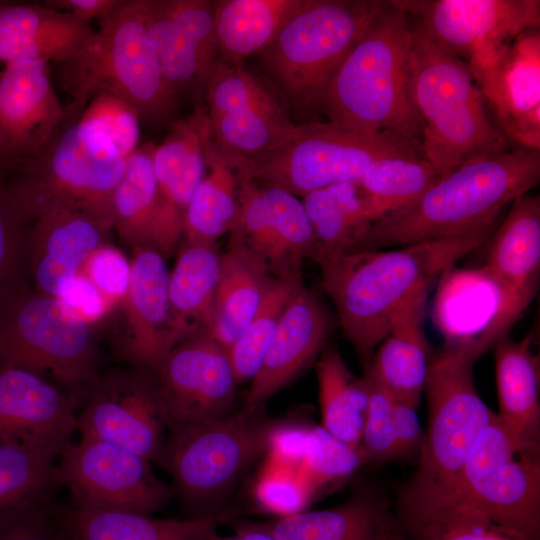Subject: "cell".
I'll list each match as a JSON object with an SVG mask.
<instances>
[{"label":"cell","instance_id":"cell-15","mask_svg":"<svg viewBox=\"0 0 540 540\" xmlns=\"http://www.w3.org/2000/svg\"><path fill=\"white\" fill-rule=\"evenodd\" d=\"M238 178V209L227 248L248 256L273 278L302 279L304 260L318 263L322 256L302 199Z\"/></svg>","mask_w":540,"mask_h":540},{"label":"cell","instance_id":"cell-52","mask_svg":"<svg viewBox=\"0 0 540 540\" xmlns=\"http://www.w3.org/2000/svg\"><path fill=\"white\" fill-rule=\"evenodd\" d=\"M309 429V426L299 423L277 422L270 432L265 455L275 461L301 467Z\"/></svg>","mask_w":540,"mask_h":540},{"label":"cell","instance_id":"cell-18","mask_svg":"<svg viewBox=\"0 0 540 540\" xmlns=\"http://www.w3.org/2000/svg\"><path fill=\"white\" fill-rule=\"evenodd\" d=\"M492 237V236H491ZM486 272L498 290L496 308L475 338L485 353L508 333L531 301L540 280V197H517L491 239Z\"/></svg>","mask_w":540,"mask_h":540},{"label":"cell","instance_id":"cell-13","mask_svg":"<svg viewBox=\"0 0 540 540\" xmlns=\"http://www.w3.org/2000/svg\"><path fill=\"white\" fill-rule=\"evenodd\" d=\"M203 104L206 145L236 172L270 153L295 128L285 103L244 65L218 60Z\"/></svg>","mask_w":540,"mask_h":540},{"label":"cell","instance_id":"cell-47","mask_svg":"<svg viewBox=\"0 0 540 540\" xmlns=\"http://www.w3.org/2000/svg\"><path fill=\"white\" fill-rule=\"evenodd\" d=\"M80 120L102 133L125 159L139 147V115L119 98L95 96L87 103Z\"/></svg>","mask_w":540,"mask_h":540},{"label":"cell","instance_id":"cell-50","mask_svg":"<svg viewBox=\"0 0 540 540\" xmlns=\"http://www.w3.org/2000/svg\"><path fill=\"white\" fill-rule=\"evenodd\" d=\"M79 272L92 282L113 307L126 296L131 278V262L119 249L103 243L89 255Z\"/></svg>","mask_w":540,"mask_h":540},{"label":"cell","instance_id":"cell-19","mask_svg":"<svg viewBox=\"0 0 540 540\" xmlns=\"http://www.w3.org/2000/svg\"><path fill=\"white\" fill-rule=\"evenodd\" d=\"M442 49L468 62L540 26L539 0H392Z\"/></svg>","mask_w":540,"mask_h":540},{"label":"cell","instance_id":"cell-17","mask_svg":"<svg viewBox=\"0 0 540 540\" xmlns=\"http://www.w3.org/2000/svg\"><path fill=\"white\" fill-rule=\"evenodd\" d=\"M152 372L167 430L237 411L238 382L228 351L209 332L182 340Z\"/></svg>","mask_w":540,"mask_h":540},{"label":"cell","instance_id":"cell-54","mask_svg":"<svg viewBox=\"0 0 540 540\" xmlns=\"http://www.w3.org/2000/svg\"><path fill=\"white\" fill-rule=\"evenodd\" d=\"M119 2L120 0H47L44 5L68 12L87 23L92 19H99L102 23Z\"/></svg>","mask_w":540,"mask_h":540},{"label":"cell","instance_id":"cell-34","mask_svg":"<svg viewBox=\"0 0 540 540\" xmlns=\"http://www.w3.org/2000/svg\"><path fill=\"white\" fill-rule=\"evenodd\" d=\"M389 522L381 502L357 494L333 508L251 524L275 540H371Z\"/></svg>","mask_w":540,"mask_h":540},{"label":"cell","instance_id":"cell-8","mask_svg":"<svg viewBox=\"0 0 540 540\" xmlns=\"http://www.w3.org/2000/svg\"><path fill=\"white\" fill-rule=\"evenodd\" d=\"M390 0H306L259 61L288 109H318L344 57Z\"/></svg>","mask_w":540,"mask_h":540},{"label":"cell","instance_id":"cell-44","mask_svg":"<svg viewBox=\"0 0 540 540\" xmlns=\"http://www.w3.org/2000/svg\"><path fill=\"white\" fill-rule=\"evenodd\" d=\"M407 523L416 540H522L460 500L407 520Z\"/></svg>","mask_w":540,"mask_h":540},{"label":"cell","instance_id":"cell-4","mask_svg":"<svg viewBox=\"0 0 540 540\" xmlns=\"http://www.w3.org/2000/svg\"><path fill=\"white\" fill-rule=\"evenodd\" d=\"M408 86L420 123V150L441 178L464 164L511 149L467 62L414 24Z\"/></svg>","mask_w":540,"mask_h":540},{"label":"cell","instance_id":"cell-20","mask_svg":"<svg viewBox=\"0 0 540 540\" xmlns=\"http://www.w3.org/2000/svg\"><path fill=\"white\" fill-rule=\"evenodd\" d=\"M489 110L508 141L540 150V29L467 62Z\"/></svg>","mask_w":540,"mask_h":540},{"label":"cell","instance_id":"cell-9","mask_svg":"<svg viewBox=\"0 0 540 540\" xmlns=\"http://www.w3.org/2000/svg\"><path fill=\"white\" fill-rule=\"evenodd\" d=\"M276 423L265 407L241 408L221 419L167 430L155 463L172 478L187 518L217 513L212 505L265 454Z\"/></svg>","mask_w":540,"mask_h":540},{"label":"cell","instance_id":"cell-31","mask_svg":"<svg viewBox=\"0 0 540 540\" xmlns=\"http://www.w3.org/2000/svg\"><path fill=\"white\" fill-rule=\"evenodd\" d=\"M240 510L184 519H162L123 511L59 508L60 524L71 540H202Z\"/></svg>","mask_w":540,"mask_h":540},{"label":"cell","instance_id":"cell-11","mask_svg":"<svg viewBox=\"0 0 540 540\" xmlns=\"http://www.w3.org/2000/svg\"><path fill=\"white\" fill-rule=\"evenodd\" d=\"M413 148L419 141L399 133L366 135L312 121L295 125L279 146L236 173L302 198L332 184L357 185L375 160Z\"/></svg>","mask_w":540,"mask_h":540},{"label":"cell","instance_id":"cell-49","mask_svg":"<svg viewBox=\"0 0 540 540\" xmlns=\"http://www.w3.org/2000/svg\"><path fill=\"white\" fill-rule=\"evenodd\" d=\"M51 493L0 512V540H56L60 530L59 507Z\"/></svg>","mask_w":540,"mask_h":540},{"label":"cell","instance_id":"cell-37","mask_svg":"<svg viewBox=\"0 0 540 540\" xmlns=\"http://www.w3.org/2000/svg\"><path fill=\"white\" fill-rule=\"evenodd\" d=\"M274 278L248 256L227 248L221 255L211 336L228 349L258 310Z\"/></svg>","mask_w":540,"mask_h":540},{"label":"cell","instance_id":"cell-28","mask_svg":"<svg viewBox=\"0 0 540 540\" xmlns=\"http://www.w3.org/2000/svg\"><path fill=\"white\" fill-rule=\"evenodd\" d=\"M155 146L144 143L126 159L113 196V228L135 249L149 247L165 255L182 236L170 225L160 199L153 167Z\"/></svg>","mask_w":540,"mask_h":540},{"label":"cell","instance_id":"cell-24","mask_svg":"<svg viewBox=\"0 0 540 540\" xmlns=\"http://www.w3.org/2000/svg\"><path fill=\"white\" fill-rule=\"evenodd\" d=\"M169 270L156 249H135L123 303L126 334L120 352L134 367L153 371L185 339L172 313Z\"/></svg>","mask_w":540,"mask_h":540},{"label":"cell","instance_id":"cell-33","mask_svg":"<svg viewBox=\"0 0 540 540\" xmlns=\"http://www.w3.org/2000/svg\"><path fill=\"white\" fill-rule=\"evenodd\" d=\"M306 0H215L214 23L218 60L243 65L260 53Z\"/></svg>","mask_w":540,"mask_h":540},{"label":"cell","instance_id":"cell-55","mask_svg":"<svg viewBox=\"0 0 540 540\" xmlns=\"http://www.w3.org/2000/svg\"><path fill=\"white\" fill-rule=\"evenodd\" d=\"M202 540H275L268 533L256 528L251 522H236L234 534L229 536L220 535L217 530L210 532Z\"/></svg>","mask_w":540,"mask_h":540},{"label":"cell","instance_id":"cell-39","mask_svg":"<svg viewBox=\"0 0 540 540\" xmlns=\"http://www.w3.org/2000/svg\"><path fill=\"white\" fill-rule=\"evenodd\" d=\"M207 174L195 190L185 212V243L217 245L229 234L238 209L239 178L235 170L206 145Z\"/></svg>","mask_w":540,"mask_h":540},{"label":"cell","instance_id":"cell-41","mask_svg":"<svg viewBox=\"0 0 540 540\" xmlns=\"http://www.w3.org/2000/svg\"><path fill=\"white\" fill-rule=\"evenodd\" d=\"M300 282L302 279L274 278L255 315L228 349L238 385L251 382L258 373L284 307Z\"/></svg>","mask_w":540,"mask_h":540},{"label":"cell","instance_id":"cell-46","mask_svg":"<svg viewBox=\"0 0 540 540\" xmlns=\"http://www.w3.org/2000/svg\"><path fill=\"white\" fill-rule=\"evenodd\" d=\"M363 465L358 448L339 440L322 425L310 427L307 450L300 468L314 491L350 477Z\"/></svg>","mask_w":540,"mask_h":540},{"label":"cell","instance_id":"cell-40","mask_svg":"<svg viewBox=\"0 0 540 540\" xmlns=\"http://www.w3.org/2000/svg\"><path fill=\"white\" fill-rule=\"evenodd\" d=\"M322 426L333 436L358 447L368 407V388L355 377L335 349L324 351L316 364Z\"/></svg>","mask_w":540,"mask_h":540},{"label":"cell","instance_id":"cell-57","mask_svg":"<svg viewBox=\"0 0 540 540\" xmlns=\"http://www.w3.org/2000/svg\"><path fill=\"white\" fill-rule=\"evenodd\" d=\"M56 540H71L70 537L67 535V533L62 528V526L60 527V530L58 532Z\"/></svg>","mask_w":540,"mask_h":540},{"label":"cell","instance_id":"cell-42","mask_svg":"<svg viewBox=\"0 0 540 540\" xmlns=\"http://www.w3.org/2000/svg\"><path fill=\"white\" fill-rule=\"evenodd\" d=\"M58 458L52 451L0 443V512L51 493Z\"/></svg>","mask_w":540,"mask_h":540},{"label":"cell","instance_id":"cell-6","mask_svg":"<svg viewBox=\"0 0 540 540\" xmlns=\"http://www.w3.org/2000/svg\"><path fill=\"white\" fill-rule=\"evenodd\" d=\"M482 354L474 340H467L448 345L431 359L424 387L427 429L402 500L406 520L456 498L465 460L494 413L474 385L473 366Z\"/></svg>","mask_w":540,"mask_h":540},{"label":"cell","instance_id":"cell-16","mask_svg":"<svg viewBox=\"0 0 540 540\" xmlns=\"http://www.w3.org/2000/svg\"><path fill=\"white\" fill-rule=\"evenodd\" d=\"M82 438H93L155 462L167 425L153 372L112 369L93 383L77 416Z\"/></svg>","mask_w":540,"mask_h":540},{"label":"cell","instance_id":"cell-10","mask_svg":"<svg viewBox=\"0 0 540 540\" xmlns=\"http://www.w3.org/2000/svg\"><path fill=\"white\" fill-rule=\"evenodd\" d=\"M91 324L32 288L0 305V366L40 375L85 400L99 377Z\"/></svg>","mask_w":540,"mask_h":540},{"label":"cell","instance_id":"cell-48","mask_svg":"<svg viewBox=\"0 0 540 540\" xmlns=\"http://www.w3.org/2000/svg\"><path fill=\"white\" fill-rule=\"evenodd\" d=\"M368 407L358 450L365 464L396 459L394 397L365 373Z\"/></svg>","mask_w":540,"mask_h":540},{"label":"cell","instance_id":"cell-1","mask_svg":"<svg viewBox=\"0 0 540 540\" xmlns=\"http://www.w3.org/2000/svg\"><path fill=\"white\" fill-rule=\"evenodd\" d=\"M494 225L397 249L346 253L318 264L343 335L364 367L406 307L428 294L458 260L485 244Z\"/></svg>","mask_w":540,"mask_h":540},{"label":"cell","instance_id":"cell-21","mask_svg":"<svg viewBox=\"0 0 540 540\" xmlns=\"http://www.w3.org/2000/svg\"><path fill=\"white\" fill-rule=\"evenodd\" d=\"M147 22L169 87L203 104L218 62L213 1L147 0Z\"/></svg>","mask_w":540,"mask_h":540},{"label":"cell","instance_id":"cell-36","mask_svg":"<svg viewBox=\"0 0 540 540\" xmlns=\"http://www.w3.org/2000/svg\"><path fill=\"white\" fill-rule=\"evenodd\" d=\"M440 179L421 150L413 148L375 160L357 188L370 218L376 222L416 202Z\"/></svg>","mask_w":540,"mask_h":540},{"label":"cell","instance_id":"cell-2","mask_svg":"<svg viewBox=\"0 0 540 540\" xmlns=\"http://www.w3.org/2000/svg\"><path fill=\"white\" fill-rule=\"evenodd\" d=\"M540 181V150L515 147L464 164L410 206L373 223L354 252L461 235L495 222L501 209Z\"/></svg>","mask_w":540,"mask_h":540},{"label":"cell","instance_id":"cell-35","mask_svg":"<svg viewBox=\"0 0 540 540\" xmlns=\"http://www.w3.org/2000/svg\"><path fill=\"white\" fill-rule=\"evenodd\" d=\"M221 255L217 245L184 243L169 274L171 309L185 338L211 327Z\"/></svg>","mask_w":540,"mask_h":540},{"label":"cell","instance_id":"cell-22","mask_svg":"<svg viewBox=\"0 0 540 540\" xmlns=\"http://www.w3.org/2000/svg\"><path fill=\"white\" fill-rule=\"evenodd\" d=\"M84 400L30 371L0 366V443L60 455L72 443Z\"/></svg>","mask_w":540,"mask_h":540},{"label":"cell","instance_id":"cell-30","mask_svg":"<svg viewBox=\"0 0 540 540\" xmlns=\"http://www.w3.org/2000/svg\"><path fill=\"white\" fill-rule=\"evenodd\" d=\"M428 294L414 299L376 347L364 373L395 400L418 406L430 366L423 330Z\"/></svg>","mask_w":540,"mask_h":540},{"label":"cell","instance_id":"cell-43","mask_svg":"<svg viewBox=\"0 0 540 540\" xmlns=\"http://www.w3.org/2000/svg\"><path fill=\"white\" fill-rule=\"evenodd\" d=\"M30 221L0 175V305L31 288L28 274Z\"/></svg>","mask_w":540,"mask_h":540},{"label":"cell","instance_id":"cell-51","mask_svg":"<svg viewBox=\"0 0 540 540\" xmlns=\"http://www.w3.org/2000/svg\"><path fill=\"white\" fill-rule=\"evenodd\" d=\"M56 297L89 324L100 320L112 308L100 291L80 272L60 282Z\"/></svg>","mask_w":540,"mask_h":540},{"label":"cell","instance_id":"cell-5","mask_svg":"<svg viewBox=\"0 0 540 540\" xmlns=\"http://www.w3.org/2000/svg\"><path fill=\"white\" fill-rule=\"evenodd\" d=\"M412 37V20L390 0L332 77L318 106L328 122L354 133L394 132L419 141L408 86Z\"/></svg>","mask_w":540,"mask_h":540},{"label":"cell","instance_id":"cell-32","mask_svg":"<svg viewBox=\"0 0 540 540\" xmlns=\"http://www.w3.org/2000/svg\"><path fill=\"white\" fill-rule=\"evenodd\" d=\"M533 334L519 341L508 337L493 346L499 413L512 438L522 447L539 448L540 364L531 350Z\"/></svg>","mask_w":540,"mask_h":540},{"label":"cell","instance_id":"cell-26","mask_svg":"<svg viewBox=\"0 0 540 540\" xmlns=\"http://www.w3.org/2000/svg\"><path fill=\"white\" fill-rule=\"evenodd\" d=\"M108 231L68 211H47L30 221L28 274L33 291L55 296L60 282L76 275Z\"/></svg>","mask_w":540,"mask_h":540},{"label":"cell","instance_id":"cell-12","mask_svg":"<svg viewBox=\"0 0 540 540\" xmlns=\"http://www.w3.org/2000/svg\"><path fill=\"white\" fill-rule=\"evenodd\" d=\"M454 500L522 540H539V448L520 446L493 413L465 460Z\"/></svg>","mask_w":540,"mask_h":540},{"label":"cell","instance_id":"cell-3","mask_svg":"<svg viewBox=\"0 0 540 540\" xmlns=\"http://www.w3.org/2000/svg\"><path fill=\"white\" fill-rule=\"evenodd\" d=\"M86 104L70 102L46 143L11 166L5 180L26 218L51 210L83 215L113 228V196L126 159L99 131L80 120Z\"/></svg>","mask_w":540,"mask_h":540},{"label":"cell","instance_id":"cell-23","mask_svg":"<svg viewBox=\"0 0 540 540\" xmlns=\"http://www.w3.org/2000/svg\"><path fill=\"white\" fill-rule=\"evenodd\" d=\"M64 115L45 60H17L0 71V160L6 171L37 153Z\"/></svg>","mask_w":540,"mask_h":540},{"label":"cell","instance_id":"cell-58","mask_svg":"<svg viewBox=\"0 0 540 540\" xmlns=\"http://www.w3.org/2000/svg\"><path fill=\"white\" fill-rule=\"evenodd\" d=\"M5 173H6V168L4 164L2 163V161L0 160V175H5Z\"/></svg>","mask_w":540,"mask_h":540},{"label":"cell","instance_id":"cell-53","mask_svg":"<svg viewBox=\"0 0 540 540\" xmlns=\"http://www.w3.org/2000/svg\"><path fill=\"white\" fill-rule=\"evenodd\" d=\"M416 408L408 403L395 400L394 404V437L396 458L411 455L420 450L424 441Z\"/></svg>","mask_w":540,"mask_h":540},{"label":"cell","instance_id":"cell-29","mask_svg":"<svg viewBox=\"0 0 540 540\" xmlns=\"http://www.w3.org/2000/svg\"><path fill=\"white\" fill-rule=\"evenodd\" d=\"M163 141L155 146L154 173L165 215L172 228L183 235L187 206L207 174L205 153V107L176 119Z\"/></svg>","mask_w":540,"mask_h":540},{"label":"cell","instance_id":"cell-14","mask_svg":"<svg viewBox=\"0 0 540 540\" xmlns=\"http://www.w3.org/2000/svg\"><path fill=\"white\" fill-rule=\"evenodd\" d=\"M58 459L56 484L69 490L76 508L152 515L175 494L150 461L101 440L81 437Z\"/></svg>","mask_w":540,"mask_h":540},{"label":"cell","instance_id":"cell-38","mask_svg":"<svg viewBox=\"0 0 540 540\" xmlns=\"http://www.w3.org/2000/svg\"><path fill=\"white\" fill-rule=\"evenodd\" d=\"M322 257L354 252L367 236L373 221L354 183H337L301 198Z\"/></svg>","mask_w":540,"mask_h":540},{"label":"cell","instance_id":"cell-25","mask_svg":"<svg viewBox=\"0 0 540 540\" xmlns=\"http://www.w3.org/2000/svg\"><path fill=\"white\" fill-rule=\"evenodd\" d=\"M330 328V317L323 302L300 282L284 307L241 408H264L270 398L295 380L317 357Z\"/></svg>","mask_w":540,"mask_h":540},{"label":"cell","instance_id":"cell-27","mask_svg":"<svg viewBox=\"0 0 540 540\" xmlns=\"http://www.w3.org/2000/svg\"><path fill=\"white\" fill-rule=\"evenodd\" d=\"M89 23L43 5L0 3V61L63 62L95 34Z\"/></svg>","mask_w":540,"mask_h":540},{"label":"cell","instance_id":"cell-56","mask_svg":"<svg viewBox=\"0 0 540 540\" xmlns=\"http://www.w3.org/2000/svg\"><path fill=\"white\" fill-rule=\"evenodd\" d=\"M371 540H402L391 527L390 522L383 526Z\"/></svg>","mask_w":540,"mask_h":540},{"label":"cell","instance_id":"cell-45","mask_svg":"<svg viewBox=\"0 0 540 540\" xmlns=\"http://www.w3.org/2000/svg\"><path fill=\"white\" fill-rule=\"evenodd\" d=\"M314 492L300 467L267 457L253 486L257 507L276 518L306 510Z\"/></svg>","mask_w":540,"mask_h":540},{"label":"cell","instance_id":"cell-7","mask_svg":"<svg viewBox=\"0 0 540 540\" xmlns=\"http://www.w3.org/2000/svg\"><path fill=\"white\" fill-rule=\"evenodd\" d=\"M56 76L71 102L87 105L107 94L131 105L144 125L159 128L177 119L180 100L161 71L147 0H120L75 56L56 63Z\"/></svg>","mask_w":540,"mask_h":540}]
</instances>
